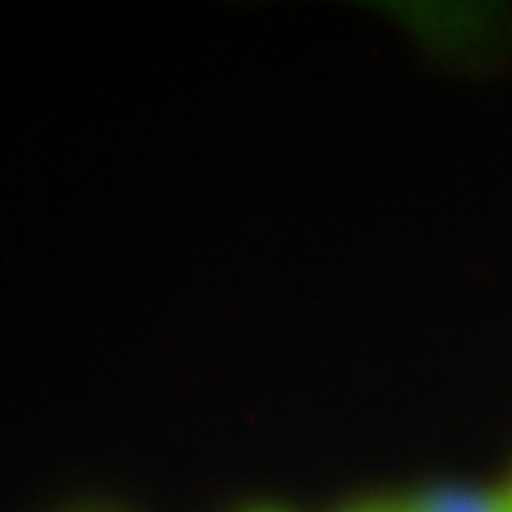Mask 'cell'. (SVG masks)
I'll use <instances>...</instances> for the list:
<instances>
[{
    "instance_id": "obj_1",
    "label": "cell",
    "mask_w": 512,
    "mask_h": 512,
    "mask_svg": "<svg viewBox=\"0 0 512 512\" xmlns=\"http://www.w3.org/2000/svg\"><path fill=\"white\" fill-rule=\"evenodd\" d=\"M399 512H512L508 494L439 489L396 503Z\"/></svg>"
},
{
    "instance_id": "obj_2",
    "label": "cell",
    "mask_w": 512,
    "mask_h": 512,
    "mask_svg": "<svg viewBox=\"0 0 512 512\" xmlns=\"http://www.w3.org/2000/svg\"><path fill=\"white\" fill-rule=\"evenodd\" d=\"M354 512H399V510H396V503H392V505H366V508H358Z\"/></svg>"
},
{
    "instance_id": "obj_3",
    "label": "cell",
    "mask_w": 512,
    "mask_h": 512,
    "mask_svg": "<svg viewBox=\"0 0 512 512\" xmlns=\"http://www.w3.org/2000/svg\"><path fill=\"white\" fill-rule=\"evenodd\" d=\"M508 498H510V505H512V489L508 491Z\"/></svg>"
}]
</instances>
